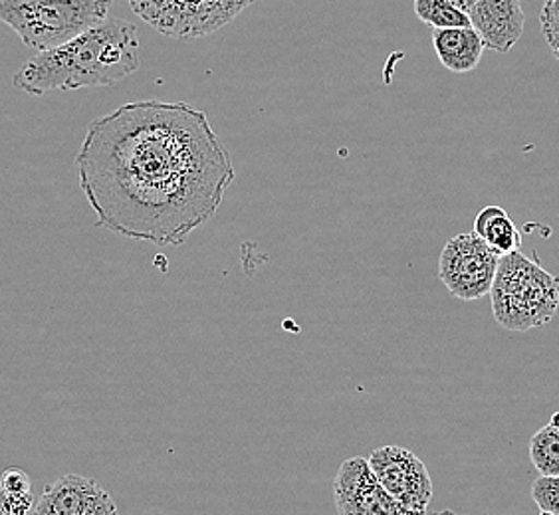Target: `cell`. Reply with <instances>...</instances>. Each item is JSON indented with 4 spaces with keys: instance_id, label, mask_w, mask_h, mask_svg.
Here are the masks:
<instances>
[{
    "instance_id": "7",
    "label": "cell",
    "mask_w": 559,
    "mask_h": 515,
    "mask_svg": "<svg viewBox=\"0 0 559 515\" xmlns=\"http://www.w3.org/2000/svg\"><path fill=\"white\" fill-rule=\"evenodd\" d=\"M371 472L391 498L413 514L427 515L432 480L425 462L401 446H381L367 458Z\"/></svg>"
},
{
    "instance_id": "14",
    "label": "cell",
    "mask_w": 559,
    "mask_h": 515,
    "mask_svg": "<svg viewBox=\"0 0 559 515\" xmlns=\"http://www.w3.org/2000/svg\"><path fill=\"white\" fill-rule=\"evenodd\" d=\"M413 7L417 19L432 26V31L471 26L468 14L452 7L449 0H413Z\"/></svg>"
},
{
    "instance_id": "2",
    "label": "cell",
    "mask_w": 559,
    "mask_h": 515,
    "mask_svg": "<svg viewBox=\"0 0 559 515\" xmlns=\"http://www.w3.org/2000/svg\"><path fill=\"white\" fill-rule=\"evenodd\" d=\"M140 68L135 26L109 16L64 46L34 56L21 65L12 84L31 96H44L56 89L116 86Z\"/></svg>"
},
{
    "instance_id": "8",
    "label": "cell",
    "mask_w": 559,
    "mask_h": 515,
    "mask_svg": "<svg viewBox=\"0 0 559 515\" xmlns=\"http://www.w3.org/2000/svg\"><path fill=\"white\" fill-rule=\"evenodd\" d=\"M335 510L340 515H419L385 492L369 462L361 456L345 460L334 478Z\"/></svg>"
},
{
    "instance_id": "12",
    "label": "cell",
    "mask_w": 559,
    "mask_h": 515,
    "mask_svg": "<svg viewBox=\"0 0 559 515\" xmlns=\"http://www.w3.org/2000/svg\"><path fill=\"white\" fill-rule=\"evenodd\" d=\"M473 232L476 237L483 238L500 258L520 252L522 247V235L518 232L516 225L512 223L510 215L500 206L483 208L474 220Z\"/></svg>"
},
{
    "instance_id": "11",
    "label": "cell",
    "mask_w": 559,
    "mask_h": 515,
    "mask_svg": "<svg viewBox=\"0 0 559 515\" xmlns=\"http://www.w3.org/2000/svg\"><path fill=\"white\" fill-rule=\"evenodd\" d=\"M432 46L441 64L452 74H468L480 64L485 43L473 26L437 28L432 31Z\"/></svg>"
},
{
    "instance_id": "16",
    "label": "cell",
    "mask_w": 559,
    "mask_h": 515,
    "mask_svg": "<svg viewBox=\"0 0 559 515\" xmlns=\"http://www.w3.org/2000/svg\"><path fill=\"white\" fill-rule=\"evenodd\" d=\"M532 500L542 512L559 515V476L558 478H539L532 486Z\"/></svg>"
},
{
    "instance_id": "3",
    "label": "cell",
    "mask_w": 559,
    "mask_h": 515,
    "mask_svg": "<svg viewBox=\"0 0 559 515\" xmlns=\"http://www.w3.org/2000/svg\"><path fill=\"white\" fill-rule=\"evenodd\" d=\"M490 300L496 322L508 332L542 330L558 313L559 276L522 252H512L498 262Z\"/></svg>"
},
{
    "instance_id": "4",
    "label": "cell",
    "mask_w": 559,
    "mask_h": 515,
    "mask_svg": "<svg viewBox=\"0 0 559 515\" xmlns=\"http://www.w3.org/2000/svg\"><path fill=\"white\" fill-rule=\"evenodd\" d=\"M114 0H0V22L22 44L40 52L55 50L109 19Z\"/></svg>"
},
{
    "instance_id": "6",
    "label": "cell",
    "mask_w": 559,
    "mask_h": 515,
    "mask_svg": "<svg viewBox=\"0 0 559 515\" xmlns=\"http://www.w3.org/2000/svg\"><path fill=\"white\" fill-rule=\"evenodd\" d=\"M500 256L474 232L451 238L439 258V278L451 296L463 301L485 298L492 290Z\"/></svg>"
},
{
    "instance_id": "5",
    "label": "cell",
    "mask_w": 559,
    "mask_h": 515,
    "mask_svg": "<svg viewBox=\"0 0 559 515\" xmlns=\"http://www.w3.org/2000/svg\"><path fill=\"white\" fill-rule=\"evenodd\" d=\"M254 0H130L131 11L153 31L194 40L225 28Z\"/></svg>"
},
{
    "instance_id": "10",
    "label": "cell",
    "mask_w": 559,
    "mask_h": 515,
    "mask_svg": "<svg viewBox=\"0 0 559 515\" xmlns=\"http://www.w3.org/2000/svg\"><path fill=\"white\" fill-rule=\"evenodd\" d=\"M468 19L485 48L498 55H508L522 38L526 26V14L520 0H478L468 12Z\"/></svg>"
},
{
    "instance_id": "18",
    "label": "cell",
    "mask_w": 559,
    "mask_h": 515,
    "mask_svg": "<svg viewBox=\"0 0 559 515\" xmlns=\"http://www.w3.org/2000/svg\"><path fill=\"white\" fill-rule=\"evenodd\" d=\"M0 492H11V494L33 492V480L22 468H9L0 476Z\"/></svg>"
},
{
    "instance_id": "1",
    "label": "cell",
    "mask_w": 559,
    "mask_h": 515,
    "mask_svg": "<svg viewBox=\"0 0 559 515\" xmlns=\"http://www.w3.org/2000/svg\"><path fill=\"white\" fill-rule=\"evenodd\" d=\"M75 167L97 226L159 247L185 244L237 179L205 111L157 99L94 119Z\"/></svg>"
},
{
    "instance_id": "21",
    "label": "cell",
    "mask_w": 559,
    "mask_h": 515,
    "mask_svg": "<svg viewBox=\"0 0 559 515\" xmlns=\"http://www.w3.org/2000/svg\"><path fill=\"white\" fill-rule=\"evenodd\" d=\"M539 515H554V514H551V512H542V514H539Z\"/></svg>"
},
{
    "instance_id": "17",
    "label": "cell",
    "mask_w": 559,
    "mask_h": 515,
    "mask_svg": "<svg viewBox=\"0 0 559 515\" xmlns=\"http://www.w3.org/2000/svg\"><path fill=\"white\" fill-rule=\"evenodd\" d=\"M36 498L33 492L11 494L0 492V515H33L36 510Z\"/></svg>"
},
{
    "instance_id": "15",
    "label": "cell",
    "mask_w": 559,
    "mask_h": 515,
    "mask_svg": "<svg viewBox=\"0 0 559 515\" xmlns=\"http://www.w3.org/2000/svg\"><path fill=\"white\" fill-rule=\"evenodd\" d=\"M539 24H542L544 40L559 62V0H544V7L539 12Z\"/></svg>"
},
{
    "instance_id": "9",
    "label": "cell",
    "mask_w": 559,
    "mask_h": 515,
    "mask_svg": "<svg viewBox=\"0 0 559 515\" xmlns=\"http://www.w3.org/2000/svg\"><path fill=\"white\" fill-rule=\"evenodd\" d=\"M33 515H119L114 498L92 478L66 474L46 486Z\"/></svg>"
},
{
    "instance_id": "19",
    "label": "cell",
    "mask_w": 559,
    "mask_h": 515,
    "mask_svg": "<svg viewBox=\"0 0 559 515\" xmlns=\"http://www.w3.org/2000/svg\"><path fill=\"white\" fill-rule=\"evenodd\" d=\"M452 7H456L459 11H463L464 14H468V12L473 11L474 4L478 2V0H449Z\"/></svg>"
},
{
    "instance_id": "20",
    "label": "cell",
    "mask_w": 559,
    "mask_h": 515,
    "mask_svg": "<svg viewBox=\"0 0 559 515\" xmlns=\"http://www.w3.org/2000/svg\"><path fill=\"white\" fill-rule=\"evenodd\" d=\"M427 515H459V514H454V512H449V510H444V512H437V514H427Z\"/></svg>"
},
{
    "instance_id": "13",
    "label": "cell",
    "mask_w": 559,
    "mask_h": 515,
    "mask_svg": "<svg viewBox=\"0 0 559 515\" xmlns=\"http://www.w3.org/2000/svg\"><path fill=\"white\" fill-rule=\"evenodd\" d=\"M530 460L544 478L559 476V412L530 441Z\"/></svg>"
}]
</instances>
